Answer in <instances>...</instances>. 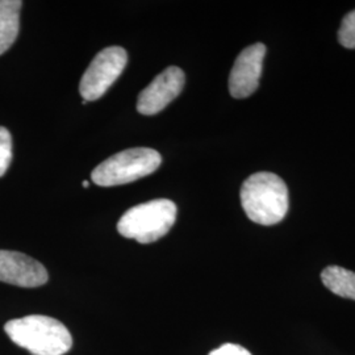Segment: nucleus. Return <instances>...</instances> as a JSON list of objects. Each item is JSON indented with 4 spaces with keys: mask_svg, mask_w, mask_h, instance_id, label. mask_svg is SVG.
<instances>
[{
    "mask_svg": "<svg viewBox=\"0 0 355 355\" xmlns=\"http://www.w3.org/2000/svg\"><path fill=\"white\" fill-rule=\"evenodd\" d=\"M241 204L246 216L259 225H275L288 212V189L274 173H255L241 187Z\"/></svg>",
    "mask_w": 355,
    "mask_h": 355,
    "instance_id": "f257e3e1",
    "label": "nucleus"
},
{
    "mask_svg": "<svg viewBox=\"0 0 355 355\" xmlns=\"http://www.w3.org/2000/svg\"><path fill=\"white\" fill-rule=\"evenodd\" d=\"M13 343L33 355H64L73 346V337L55 318L31 315L15 318L4 325Z\"/></svg>",
    "mask_w": 355,
    "mask_h": 355,
    "instance_id": "f03ea898",
    "label": "nucleus"
},
{
    "mask_svg": "<svg viewBox=\"0 0 355 355\" xmlns=\"http://www.w3.org/2000/svg\"><path fill=\"white\" fill-rule=\"evenodd\" d=\"M177 220V205L155 199L128 209L117 223L119 233L140 243H152L166 236Z\"/></svg>",
    "mask_w": 355,
    "mask_h": 355,
    "instance_id": "7ed1b4c3",
    "label": "nucleus"
},
{
    "mask_svg": "<svg viewBox=\"0 0 355 355\" xmlns=\"http://www.w3.org/2000/svg\"><path fill=\"white\" fill-rule=\"evenodd\" d=\"M162 164L161 154L149 148H132L116 153L96 166L91 174L95 184L114 187L136 182L153 174Z\"/></svg>",
    "mask_w": 355,
    "mask_h": 355,
    "instance_id": "20e7f679",
    "label": "nucleus"
},
{
    "mask_svg": "<svg viewBox=\"0 0 355 355\" xmlns=\"http://www.w3.org/2000/svg\"><path fill=\"white\" fill-rule=\"evenodd\" d=\"M127 62V51L120 46H108L99 51L79 83V92L83 101L94 102L102 98L123 74Z\"/></svg>",
    "mask_w": 355,
    "mask_h": 355,
    "instance_id": "39448f33",
    "label": "nucleus"
},
{
    "mask_svg": "<svg viewBox=\"0 0 355 355\" xmlns=\"http://www.w3.org/2000/svg\"><path fill=\"white\" fill-rule=\"evenodd\" d=\"M186 76L177 66H170L152 83L142 89L137 101V111L145 116H152L164 111L166 107L177 99L184 87Z\"/></svg>",
    "mask_w": 355,
    "mask_h": 355,
    "instance_id": "423d86ee",
    "label": "nucleus"
},
{
    "mask_svg": "<svg viewBox=\"0 0 355 355\" xmlns=\"http://www.w3.org/2000/svg\"><path fill=\"white\" fill-rule=\"evenodd\" d=\"M265 55L266 45L261 42L250 45L240 53L229 76V91L233 98H248L258 89Z\"/></svg>",
    "mask_w": 355,
    "mask_h": 355,
    "instance_id": "0eeeda50",
    "label": "nucleus"
},
{
    "mask_svg": "<svg viewBox=\"0 0 355 355\" xmlns=\"http://www.w3.org/2000/svg\"><path fill=\"white\" fill-rule=\"evenodd\" d=\"M49 279L48 271L26 254L0 250V282L24 288H35Z\"/></svg>",
    "mask_w": 355,
    "mask_h": 355,
    "instance_id": "6e6552de",
    "label": "nucleus"
},
{
    "mask_svg": "<svg viewBox=\"0 0 355 355\" xmlns=\"http://www.w3.org/2000/svg\"><path fill=\"white\" fill-rule=\"evenodd\" d=\"M20 0H0V55L16 41L20 28Z\"/></svg>",
    "mask_w": 355,
    "mask_h": 355,
    "instance_id": "1a4fd4ad",
    "label": "nucleus"
},
{
    "mask_svg": "<svg viewBox=\"0 0 355 355\" xmlns=\"http://www.w3.org/2000/svg\"><path fill=\"white\" fill-rule=\"evenodd\" d=\"M324 286L345 299L355 300V272L340 266H328L321 272Z\"/></svg>",
    "mask_w": 355,
    "mask_h": 355,
    "instance_id": "9d476101",
    "label": "nucleus"
},
{
    "mask_svg": "<svg viewBox=\"0 0 355 355\" xmlns=\"http://www.w3.org/2000/svg\"><path fill=\"white\" fill-rule=\"evenodd\" d=\"M12 161V137L8 129L0 127V177H3Z\"/></svg>",
    "mask_w": 355,
    "mask_h": 355,
    "instance_id": "9b49d317",
    "label": "nucleus"
},
{
    "mask_svg": "<svg viewBox=\"0 0 355 355\" xmlns=\"http://www.w3.org/2000/svg\"><path fill=\"white\" fill-rule=\"evenodd\" d=\"M338 41L343 48L355 49V10L343 17L338 31Z\"/></svg>",
    "mask_w": 355,
    "mask_h": 355,
    "instance_id": "f8f14e48",
    "label": "nucleus"
},
{
    "mask_svg": "<svg viewBox=\"0 0 355 355\" xmlns=\"http://www.w3.org/2000/svg\"><path fill=\"white\" fill-rule=\"evenodd\" d=\"M208 355H252L245 347L234 343H225L218 349L212 350Z\"/></svg>",
    "mask_w": 355,
    "mask_h": 355,
    "instance_id": "ddd939ff",
    "label": "nucleus"
},
{
    "mask_svg": "<svg viewBox=\"0 0 355 355\" xmlns=\"http://www.w3.org/2000/svg\"><path fill=\"white\" fill-rule=\"evenodd\" d=\"M89 182H87V180H83V187H85V189H89Z\"/></svg>",
    "mask_w": 355,
    "mask_h": 355,
    "instance_id": "4468645a",
    "label": "nucleus"
}]
</instances>
